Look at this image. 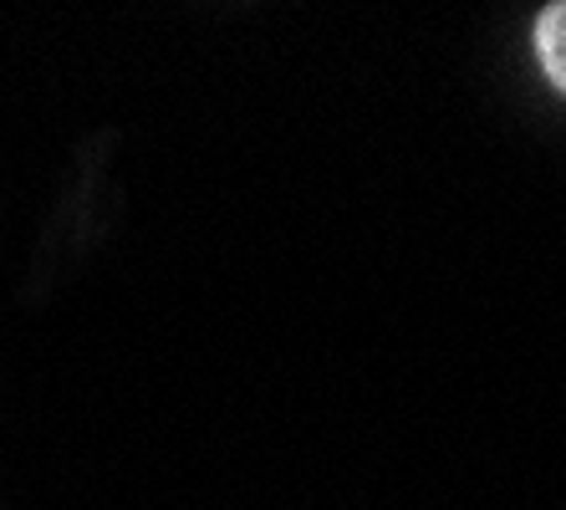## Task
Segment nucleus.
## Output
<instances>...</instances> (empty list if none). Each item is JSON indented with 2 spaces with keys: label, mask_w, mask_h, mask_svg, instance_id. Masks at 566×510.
<instances>
[{
  "label": "nucleus",
  "mask_w": 566,
  "mask_h": 510,
  "mask_svg": "<svg viewBox=\"0 0 566 510\" xmlns=\"http://www.w3.org/2000/svg\"><path fill=\"white\" fill-rule=\"evenodd\" d=\"M536 52H541V66H546V77L566 92V0L546 6L536 21Z\"/></svg>",
  "instance_id": "1"
}]
</instances>
